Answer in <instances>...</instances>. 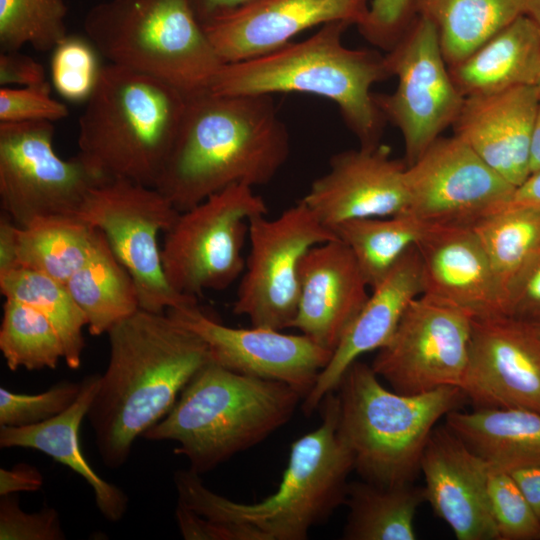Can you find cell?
<instances>
[{"mask_svg": "<svg viewBox=\"0 0 540 540\" xmlns=\"http://www.w3.org/2000/svg\"><path fill=\"white\" fill-rule=\"evenodd\" d=\"M107 334L109 361L87 417L102 461L119 468L210 355L197 334L167 313L139 309Z\"/></svg>", "mask_w": 540, "mask_h": 540, "instance_id": "1", "label": "cell"}, {"mask_svg": "<svg viewBox=\"0 0 540 540\" xmlns=\"http://www.w3.org/2000/svg\"><path fill=\"white\" fill-rule=\"evenodd\" d=\"M289 153V133L272 95L205 90L187 97L155 188L185 211L233 184H268Z\"/></svg>", "mask_w": 540, "mask_h": 540, "instance_id": "2", "label": "cell"}, {"mask_svg": "<svg viewBox=\"0 0 540 540\" xmlns=\"http://www.w3.org/2000/svg\"><path fill=\"white\" fill-rule=\"evenodd\" d=\"M334 392V391H333ZM321 401V423L291 446L278 490L257 503H240L207 488L200 475L178 470V502L212 521L246 524L265 540H304L309 530L345 503L353 454L339 432V400Z\"/></svg>", "mask_w": 540, "mask_h": 540, "instance_id": "3", "label": "cell"}, {"mask_svg": "<svg viewBox=\"0 0 540 540\" xmlns=\"http://www.w3.org/2000/svg\"><path fill=\"white\" fill-rule=\"evenodd\" d=\"M351 26L345 21L322 25L312 36L266 54L224 63L210 91L225 95L307 93L336 104L360 146L380 144L386 120L372 86L390 77L384 55L343 44Z\"/></svg>", "mask_w": 540, "mask_h": 540, "instance_id": "4", "label": "cell"}, {"mask_svg": "<svg viewBox=\"0 0 540 540\" xmlns=\"http://www.w3.org/2000/svg\"><path fill=\"white\" fill-rule=\"evenodd\" d=\"M187 97L151 75L111 63L101 67L79 118L77 156L101 182L155 188Z\"/></svg>", "mask_w": 540, "mask_h": 540, "instance_id": "5", "label": "cell"}, {"mask_svg": "<svg viewBox=\"0 0 540 540\" xmlns=\"http://www.w3.org/2000/svg\"><path fill=\"white\" fill-rule=\"evenodd\" d=\"M301 398L284 382L240 374L210 360L143 436L177 442L175 453L200 475L285 425Z\"/></svg>", "mask_w": 540, "mask_h": 540, "instance_id": "6", "label": "cell"}, {"mask_svg": "<svg viewBox=\"0 0 540 540\" xmlns=\"http://www.w3.org/2000/svg\"><path fill=\"white\" fill-rule=\"evenodd\" d=\"M336 390L339 432L363 480L413 483L428 439L440 419L466 400L459 387L408 395L384 387L371 365L355 361Z\"/></svg>", "mask_w": 540, "mask_h": 540, "instance_id": "7", "label": "cell"}, {"mask_svg": "<svg viewBox=\"0 0 540 540\" xmlns=\"http://www.w3.org/2000/svg\"><path fill=\"white\" fill-rule=\"evenodd\" d=\"M83 26L109 63L187 96L209 90L224 64L188 0H108L87 12Z\"/></svg>", "mask_w": 540, "mask_h": 540, "instance_id": "8", "label": "cell"}, {"mask_svg": "<svg viewBox=\"0 0 540 540\" xmlns=\"http://www.w3.org/2000/svg\"><path fill=\"white\" fill-rule=\"evenodd\" d=\"M267 212L264 199L246 184H233L181 211L161 246L170 286L194 298L229 287L244 270L251 218Z\"/></svg>", "mask_w": 540, "mask_h": 540, "instance_id": "9", "label": "cell"}, {"mask_svg": "<svg viewBox=\"0 0 540 540\" xmlns=\"http://www.w3.org/2000/svg\"><path fill=\"white\" fill-rule=\"evenodd\" d=\"M180 212L154 187L109 180L89 190L77 213L104 234L131 275L140 309L164 313L197 305V298L181 295L170 286L162 265L159 234L172 227Z\"/></svg>", "mask_w": 540, "mask_h": 540, "instance_id": "10", "label": "cell"}, {"mask_svg": "<svg viewBox=\"0 0 540 540\" xmlns=\"http://www.w3.org/2000/svg\"><path fill=\"white\" fill-rule=\"evenodd\" d=\"M397 79L391 94H374L386 122L400 131L407 166L455 123L464 97L455 86L434 23L417 15L384 55Z\"/></svg>", "mask_w": 540, "mask_h": 540, "instance_id": "11", "label": "cell"}, {"mask_svg": "<svg viewBox=\"0 0 540 540\" xmlns=\"http://www.w3.org/2000/svg\"><path fill=\"white\" fill-rule=\"evenodd\" d=\"M266 215L249 222V252L233 312L246 316L251 326L283 330L296 314L302 258L337 236L302 200L276 218Z\"/></svg>", "mask_w": 540, "mask_h": 540, "instance_id": "12", "label": "cell"}, {"mask_svg": "<svg viewBox=\"0 0 540 540\" xmlns=\"http://www.w3.org/2000/svg\"><path fill=\"white\" fill-rule=\"evenodd\" d=\"M51 122H0V203L19 227L48 217L77 216L101 181L78 156L54 150Z\"/></svg>", "mask_w": 540, "mask_h": 540, "instance_id": "13", "label": "cell"}, {"mask_svg": "<svg viewBox=\"0 0 540 540\" xmlns=\"http://www.w3.org/2000/svg\"><path fill=\"white\" fill-rule=\"evenodd\" d=\"M472 318L420 295L407 308L371 367L392 390L408 395L459 387L469 359Z\"/></svg>", "mask_w": 540, "mask_h": 540, "instance_id": "14", "label": "cell"}, {"mask_svg": "<svg viewBox=\"0 0 540 540\" xmlns=\"http://www.w3.org/2000/svg\"><path fill=\"white\" fill-rule=\"evenodd\" d=\"M408 211L428 225L472 226L510 199L515 186L460 137L440 136L411 165Z\"/></svg>", "mask_w": 540, "mask_h": 540, "instance_id": "15", "label": "cell"}, {"mask_svg": "<svg viewBox=\"0 0 540 540\" xmlns=\"http://www.w3.org/2000/svg\"><path fill=\"white\" fill-rule=\"evenodd\" d=\"M166 313L206 343L213 362L240 374L284 382L303 398L333 354L302 333L225 326L208 317L198 305L172 308Z\"/></svg>", "mask_w": 540, "mask_h": 540, "instance_id": "16", "label": "cell"}, {"mask_svg": "<svg viewBox=\"0 0 540 540\" xmlns=\"http://www.w3.org/2000/svg\"><path fill=\"white\" fill-rule=\"evenodd\" d=\"M460 389L474 408L540 413V347L528 324L507 315L472 319Z\"/></svg>", "mask_w": 540, "mask_h": 540, "instance_id": "17", "label": "cell"}, {"mask_svg": "<svg viewBox=\"0 0 540 540\" xmlns=\"http://www.w3.org/2000/svg\"><path fill=\"white\" fill-rule=\"evenodd\" d=\"M371 0H247L203 28L223 63L276 50L301 32L345 21L361 26Z\"/></svg>", "mask_w": 540, "mask_h": 540, "instance_id": "18", "label": "cell"}, {"mask_svg": "<svg viewBox=\"0 0 540 540\" xmlns=\"http://www.w3.org/2000/svg\"><path fill=\"white\" fill-rule=\"evenodd\" d=\"M406 163L378 144L334 154L329 169L301 199L332 230L344 221L388 217L408 211Z\"/></svg>", "mask_w": 540, "mask_h": 540, "instance_id": "19", "label": "cell"}, {"mask_svg": "<svg viewBox=\"0 0 540 540\" xmlns=\"http://www.w3.org/2000/svg\"><path fill=\"white\" fill-rule=\"evenodd\" d=\"M426 502L458 540H499L487 495V464L445 424L432 431L420 462Z\"/></svg>", "mask_w": 540, "mask_h": 540, "instance_id": "20", "label": "cell"}, {"mask_svg": "<svg viewBox=\"0 0 540 540\" xmlns=\"http://www.w3.org/2000/svg\"><path fill=\"white\" fill-rule=\"evenodd\" d=\"M368 284L339 238L307 251L299 267V298L290 328L335 351L368 299Z\"/></svg>", "mask_w": 540, "mask_h": 540, "instance_id": "21", "label": "cell"}, {"mask_svg": "<svg viewBox=\"0 0 540 540\" xmlns=\"http://www.w3.org/2000/svg\"><path fill=\"white\" fill-rule=\"evenodd\" d=\"M416 248L422 266V295L472 319L504 315L491 265L471 226L430 225Z\"/></svg>", "mask_w": 540, "mask_h": 540, "instance_id": "22", "label": "cell"}, {"mask_svg": "<svg viewBox=\"0 0 540 540\" xmlns=\"http://www.w3.org/2000/svg\"><path fill=\"white\" fill-rule=\"evenodd\" d=\"M540 98L533 85L465 97L453 124L494 171L515 187L530 175V153Z\"/></svg>", "mask_w": 540, "mask_h": 540, "instance_id": "23", "label": "cell"}, {"mask_svg": "<svg viewBox=\"0 0 540 540\" xmlns=\"http://www.w3.org/2000/svg\"><path fill=\"white\" fill-rule=\"evenodd\" d=\"M423 292L422 266L416 245L411 247L372 288L364 306L303 398L302 410L311 415L323 398L336 390L342 376L357 359L385 346L409 305Z\"/></svg>", "mask_w": 540, "mask_h": 540, "instance_id": "24", "label": "cell"}, {"mask_svg": "<svg viewBox=\"0 0 540 540\" xmlns=\"http://www.w3.org/2000/svg\"><path fill=\"white\" fill-rule=\"evenodd\" d=\"M101 375L82 380L73 404L59 415L30 426H0L1 448H30L41 451L79 474L93 489L100 513L110 522L122 519L128 497L122 489L101 478L81 452L79 428L96 395Z\"/></svg>", "mask_w": 540, "mask_h": 540, "instance_id": "25", "label": "cell"}, {"mask_svg": "<svg viewBox=\"0 0 540 540\" xmlns=\"http://www.w3.org/2000/svg\"><path fill=\"white\" fill-rule=\"evenodd\" d=\"M448 69L464 98L535 86L540 76V28L523 14Z\"/></svg>", "mask_w": 540, "mask_h": 540, "instance_id": "26", "label": "cell"}, {"mask_svg": "<svg viewBox=\"0 0 540 540\" xmlns=\"http://www.w3.org/2000/svg\"><path fill=\"white\" fill-rule=\"evenodd\" d=\"M486 464L512 471L540 464V413L516 408L451 411L444 423Z\"/></svg>", "mask_w": 540, "mask_h": 540, "instance_id": "27", "label": "cell"}, {"mask_svg": "<svg viewBox=\"0 0 540 540\" xmlns=\"http://www.w3.org/2000/svg\"><path fill=\"white\" fill-rule=\"evenodd\" d=\"M65 285L94 336L108 333L115 324L140 309L131 275L99 230L89 257Z\"/></svg>", "mask_w": 540, "mask_h": 540, "instance_id": "28", "label": "cell"}, {"mask_svg": "<svg viewBox=\"0 0 540 540\" xmlns=\"http://www.w3.org/2000/svg\"><path fill=\"white\" fill-rule=\"evenodd\" d=\"M527 0H413V11L431 20L448 66L469 56L526 14Z\"/></svg>", "mask_w": 540, "mask_h": 540, "instance_id": "29", "label": "cell"}, {"mask_svg": "<svg viewBox=\"0 0 540 540\" xmlns=\"http://www.w3.org/2000/svg\"><path fill=\"white\" fill-rule=\"evenodd\" d=\"M424 502V488L413 483L384 486L366 480L349 482L343 539L415 540V516Z\"/></svg>", "mask_w": 540, "mask_h": 540, "instance_id": "30", "label": "cell"}, {"mask_svg": "<svg viewBox=\"0 0 540 540\" xmlns=\"http://www.w3.org/2000/svg\"><path fill=\"white\" fill-rule=\"evenodd\" d=\"M97 234V229L77 216L42 218L18 227L19 268L66 284L89 257Z\"/></svg>", "mask_w": 540, "mask_h": 540, "instance_id": "31", "label": "cell"}, {"mask_svg": "<svg viewBox=\"0 0 540 540\" xmlns=\"http://www.w3.org/2000/svg\"><path fill=\"white\" fill-rule=\"evenodd\" d=\"M471 228L491 265L504 313L512 286L540 246V211L504 206Z\"/></svg>", "mask_w": 540, "mask_h": 540, "instance_id": "32", "label": "cell"}, {"mask_svg": "<svg viewBox=\"0 0 540 540\" xmlns=\"http://www.w3.org/2000/svg\"><path fill=\"white\" fill-rule=\"evenodd\" d=\"M430 225L409 212L344 221L332 228L354 255L369 287H375L417 244Z\"/></svg>", "mask_w": 540, "mask_h": 540, "instance_id": "33", "label": "cell"}, {"mask_svg": "<svg viewBox=\"0 0 540 540\" xmlns=\"http://www.w3.org/2000/svg\"><path fill=\"white\" fill-rule=\"evenodd\" d=\"M5 298L23 302L42 313L56 329L70 369H78L85 347L83 327L87 319L65 284L36 271L14 269L0 276Z\"/></svg>", "mask_w": 540, "mask_h": 540, "instance_id": "34", "label": "cell"}, {"mask_svg": "<svg viewBox=\"0 0 540 540\" xmlns=\"http://www.w3.org/2000/svg\"><path fill=\"white\" fill-rule=\"evenodd\" d=\"M0 350L10 370L54 369L64 359L62 341L51 322L33 307L5 298Z\"/></svg>", "mask_w": 540, "mask_h": 540, "instance_id": "35", "label": "cell"}, {"mask_svg": "<svg viewBox=\"0 0 540 540\" xmlns=\"http://www.w3.org/2000/svg\"><path fill=\"white\" fill-rule=\"evenodd\" d=\"M66 15L63 0H0L1 51H53L68 36Z\"/></svg>", "mask_w": 540, "mask_h": 540, "instance_id": "36", "label": "cell"}, {"mask_svg": "<svg viewBox=\"0 0 540 540\" xmlns=\"http://www.w3.org/2000/svg\"><path fill=\"white\" fill-rule=\"evenodd\" d=\"M487 495L499 540H540V521L508 471L487 464Z\"/></svg>", "mask_w": 540, "mask_h": 540, "instance_id": "37", "label": "cell"}, {"mask_svg": "<svg viewBox=\"0 0 540 540\" xmlns=\"http://www.w3.org/2000/svg\"><path fill=\"white\" fill-rule=\"evenodd\" d=\"M100 69L93 48L82 38L68 35L53 50V86L62 97L70 101L88 99Z\"/></svg>", "mask_w": 540, "mask_h": 540, "instance_id": "38", "label": "cell"}, {"mask_svg": "<svg viewBox=\"0 0 540 540\" xmlns=\"http://www.w3.org/2000/svg\"><path fill=\"white\" fill-rule=\"evenodd\" d=\"M81 382L61 381L45 392L31 395L0 388V426L23 427L47 421L70 407Z\"/></svg>", "mask_w": 540, "mask_h": 540, "instance_id": "39", "label": "cell"}, {"mask_svg": "<svg viewBox=\"0 0 540 540\" xmlns=\"http://www.w3.org/2000/svg\"><path fill=\"white\" fill-rule=\"evenodd\" d=\"M1 540H62L65 534L59 514L53 508L34 513L23 511L12 494L0 499Z\"/></svg>", "mask_w": 540, "mask_h": 540, "instance_id": "40", "label": "cell"}, {"mask_svg": "<svg viewBox=\"0 0 540 540\" xmlns=\"http://www.w3.org/2000/svg\"><path fill=\"white\" fill-rule=\"evenodd\" d=\"M51 89L0 88V122H55L69 115L67 106L52 98Z\"/></svg>", "mask_w": 540, "mask_h": 540, "instance_id": "41", "label": "cell"}, {"mask_svg": "<svg viewBox=\"0 0 540 540\" xmlns=\"http://www.w3.org/2000/svg\"><path fill=\"white\" fill-rule=\"evenodd\" d=\"M412 14L413 0H371L367 18L358 29L366 40L387 52L410 23Z\"/></svg>", "mask_w": 540, "mask_h": 540, "instance_id": "42", "label": "cell"}, {"mask_svg": "<svg viewBox=\"0 0 540 540\" xmlns=\"http://www.w3.org/2000/svg\"><path fill=\"white\" fill-rule=\"evenodd\" d=\"M176 521L186 540H265L257 529L238 523H223L205 518L178 502Z\"/></svg>", "mask_w": 540, "mask_h": 540, "instance_id": "43", "label": "cell"}, {"mask_svg": "<svg viewBox=\"0 0 540 540\" xmlns=\"http://www.w3.org/2000/svg\"><path fill=\"white\" fill-rule=\"evenodd\" d=\"M504 314L523 321L540 317V246L512 286Z\"/></svg>", "mask_w": 540, "mask_h": 540, "instance_id": "44", "label": "cell"}, {"mask_svg": "<svg viewBox=\"0 0 540 540\" xmlns=\"http://www.w3.org/2000/svg\"><path fill=\"white\" fill-rule=\"evenodd\" d=\"M0 85L51 89L44 67L31 56L19 51H1Z\"/></svg>", "mask_w": 540, "mask_h": 540, "instance_id": "45", "label": "cell"}, {"mask_svg": "<svg viewBox=\"0 0 540 540\" xmlns=\"http://www.w3.org/2000/svg\"><path fill=\"white\" fill-rule=\"evenodd\" d=\"M43 477L35 467L19 463L11 469H0V495L19 491H36L42 487Z\"/></svg>", "mask_w": 540, "mask_h": 540, "instance_id": "46", "label": "cell"}, {"mask_svg": "<svg viewBox=\"0 0 540 540\" xmlns=\"http://www.w3.org/2000/svg\"><path fill=\"white\" fill-rule=\"evenodd\" d=\"M18 225L4 212L0 215V276L19 268L17 258Z\"/></svg>", "mask_w": 540, "mask_h": 540, "instance_id": "47", "label": "cell"}, {"mask_svg": "<svg viewBox=\"0 0 540 540\" xmlns=\"http://www.w3.org/2000/svg\"><path fill=\"white\" fill-rule=\"evenodd\" d=\"M508 472L540 521V464Z\"/></svg>", "mask_w": 540, "mask_h": 540, "instance_id": "48", "label": "cell"}, {"mask_svg": "<svg viewBox=\"0 0 540 540\" xmlns=\"http://www.w3.org/2000/svg\"><path fill=\"white\" fill-rule=\"evenodd\" d=\"M504 206L525 207L540 211V170L531 173L522 184L517 186Z\"/></svg>", "mask_w": 540, "mask_h": 540, "instance_id": "49", "label": "cell"}, {"mask_svg": "<svg viewBox=\"0 0 540 540\" xmlns=\"http://www.w3.org/2000/svg\"><path fill=\"white\" fill-rule=\"evenodd\" d=\"M202 26L247 0H188Z\"/></svg>", "mask_w": 540, "mask_h": 540, "instance_id": "50", "label": "cell"}, {"mask_svg": "<svg viewBox=\"0 0 540 540\" xmlns=\"http://www.w3.org/2000/svg\"><path fill=\"white\" fill-rule=\"evenodd\" d=\"M538 170H540V105L533 129L530 153V174Z\"/></svg>", "mask_w": 540, "mask_h": 540, "instance_id": "51", "label": "cell"}, {"mask_svg": "<svg viewBox=\"0 0 540 540\" xmlns=\"http://www.w3.org/2000/svg\"><path fill=\"white\" fill-rule=\"evenodd\" d=\"M526 15L532 18L540 28V0H527Z\"/></svg>", "mask_w": 540, "mask_h": 540, "instance_id": "52", "label": "cell"}, {"mask_svg": "<svg viewBox=\"0 0 540 540\" xmlns=\"http://www.w3.org/2000/svg\"><path fill=\"white\" fill-rule=\"evenodd\" d=\"M523 321V320H522ZM532 331L539 347H540V317L531 321H525Z\"/></svg>", "mask_w": 540, "mask_h": 540, "instance_id": "53", "label": "cell"}, {"mask_svg": "<svg viewBox=\"0 0 540 540\" xmlns=\"http://www.w3.org/2000/svg\"><path fill=\"white\" fill-rule=\"evenodd\" d=\"M535 88H536L538 96L540 98V76H539V78H538V80H537V82L535 84Z\"/></svg>", "mask_w": 540, "mask_h": 540, "instance_id": "54", "label": "cell"}]
</instances>
